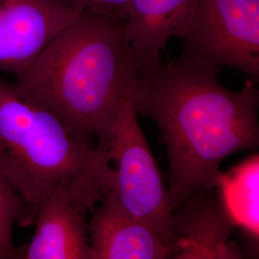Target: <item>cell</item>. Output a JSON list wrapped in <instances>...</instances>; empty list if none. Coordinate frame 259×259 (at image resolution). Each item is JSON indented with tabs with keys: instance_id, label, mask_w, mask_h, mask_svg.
Listing matches in <instances>:
<instances>
[{
	"instance_id": "1",
	"label": "cell",
	"mask_w": 259,
	"mask_h": 259,
	"mask_svg": "<svg viewBox=\"0 0 259 259\" xmlns=\"http://www.w3.org/2000/svg\"><path fill=\"white\" fill-rule=\"evenodd\" d=\"M134 106L155 121L169 159L173 210L186 198L219 186L223 160L259 146L258 89L224 88L217 66L185 52L139 69Z\"/></svg>"
},
{
	"instance_id": "2",
	"label": "cell",
	"mask_w": 259,
	"mask_h": 259,
	"mask_svg": "<svg viewBox=\"0 0 259 259\" xmlns=\"http://www.w3.org/2000/svg\"><path fill=\"white\" fill-rule=\"evenodd\" d=\"M138 73L124 20L81 11L14 88L23 100L52 113L79 142L109 148Z\"/></svg>"
},
{
	"instance_id": "3",
	"label": "cell",
	"mask_w": 259,
	"mask_h": 259,
	"mask_svg": "<svg viewBox=\"0 0 259 259\" xmlns=\"http://www.w3.org/2000/svg\"><path fill=\"white\" fill-rule=\"evenodd\" d=\"M111 161L108 147L79 142L52 113L0 79V172L37 216L55 194L92 212L113 185Z\"/></svg>"
},
{
	"instance_id": "4",
	"label": "cell",
	"mask_w": 259,
	"mask_h": 259,
	"mask_svg": "<svg viewBox=\"0 0 259 259\" xmlns=\"http://www.w3.org/2000/svg\"><path fill=\"white\" fill-rule=\"evenodd\" d=\"M134 90L135 87L125 96L112 130L109 153L116 168L113 169L114 181L110 191L128 212L148 223L178 245L168 190L139 127Z\"/></svg>"
},
{
	"instance_id": "5",
	"label": "cell",
	"mask_w": 259,
	"mask_h": 259,
	"mask_svg": "<svg viewBox=\"0 0 259 259\" xmlns=\"http://www.w3.org/2000/svg\"><path fill=\"white\" fill-rule=\"evenodd\" d=\"M183 39L186 54L258 80L259 0H199Z\"/></svg>"
},
{
	"instance_id": "6",
	"label": "cell",
	"mask_w": 259,
	"mask_h": 259,
	"mask_svg": "<svg viewBox=\"0 0 259 259\" xmlns=\"http://www.w3.org/2000/svg\"><path fill=\"white\" fill-rule=\"evenodd\" d=\"M80 12L65 0H0V70L22 76Z\"/></svg>"
},
{
	"instance_id": "7",
	"label": "cell",
	"mask_w": 259,
	"mask_h": 259,
	"mask_svg": "<svg viewBox=\"0 0 259 259\" xmlns=\"http://www.w3.org/2000/svg\"><path fill=\"white\" fill-rule=\"evenodd\" d=\"M99 204L88 224L93 259L176 258V243L128 212L110 190Z\"/></svg>"
},
{
	"instance_id": "8",
	"label": "cell",
	"mask_w": 259,
	"mask_h": 259,
	"mask_svg": "<svg viewBox=\"0 0 259 259\" xmlns=\"http://www.w3.org/2000/svg\"><path fill=\"white\" fill-rule=\"evenodd\" d=\"M209 191L186 198L172 216V228L179 237L176 258L241 257L238 248L230 242L235 227L232 217L221 197Z\"/></svg>"
},
{
	"instance_id": "9",
	"label": "cell",
	"mask_w": 259,
	"mask_h": 259,
	"mask_svg": "<svg viewBox=\"0 0 259 259\" xmlns=\"http://www.w3.org/2000/svg\"><path fill=\"white\" fill-rule=\"evenodd\" d=\"M199 0H131L124 33L138 67L159 60L171 37L184 38Z\"/></svg>"
},
{
	"instance_id": "10",
	"label": "cell",
	"mask_w": 259,
	"mask_h": 259,
	"mask_svg": "<svg viewBox=\"0 0 259 259\" xmlns=\"http://www.w3.org/2000/svg\"><path fill=\"white\" fill-rule=\"evenodd\" d=\"M84 215L64 195L50 196L38 209L22 259H93Z\"/></svg>"
},
{
	"instance_id": "11",
	"label": "cell",
	"mask_w": 259,
	"mask_h": 259,
	"mask_svg": "<svg viewBox=\"0 0 259 259\" xmlns=\"http://www.w3.org/2000/svg\"><path fill=\"white\" fill-rule=\"evenodd\" d=\"M220 196L235 226L257 239L258 236V157H252L229 175L223 174Z\"/></svg>"
},
{
	"instance_id": "12",
	"label": "cell",
	"mask_w": 259,
	"mask_h": 259,
	"mask_svg": "<svg viewBox=\"0 0 259 259\" xmlns=\"http://www.w3.org/2000/svg\"><path fill=\"white\" fill-rule=\"evenodd\" d=\"M36 220L32 207L0 172V259L23 258L25 245H15L13 229L16 224L23 228L33 226Z\"/></svg>"
},
{
	"instance_id": "13",
	"label": "cell",
	"mask_w": 259,
	"mask_h": 259,
	"mask_svg": "<svg viewBox=\"0 0 259 259\" xmlns=\"http://www.w3.org/2000/svg\"><path fill=\"white\" fill-rule=\"evenodd\" d=\"M74 8L126 20L131 0H65Z\"/></svg>"
}]
</instances>
